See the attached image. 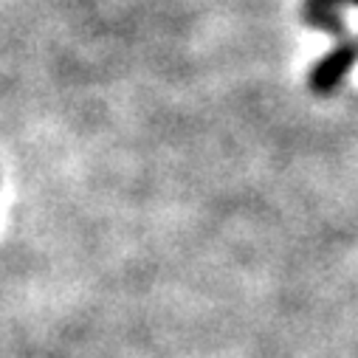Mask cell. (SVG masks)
<instances>
[{"mask_svg": "<svg viewBox=\"0 0 358 358\" xmlns=\"http://www.w3.org/2000/svg\"><path fill=\"white\" fill-rule=\"evenodd\" d=\"M358 62V45L355 43H341L336 45L322 62L310 71V91L316 94H330L338 87V82L350 73V68Z\"/></svg>", "mask_w": 358, "mask_h": 358, "instance_id": "6da1fadb", "label": "cell"}, {"mask_svg": "<svg viewBox=\"0 0 358 358\" xmlns=\"http://www.w3.org/2000/svg\"><path fill=\"white\" fill-rule=\"evenodd\" d=\"M352 0H305V20L324 31H341V6Z\"/></svg>", "mask_w": 358, "mask_h": 358, "instance_id": "7a4b0ae2", "label": "cell"}, {"mask_svg": "<svg viewBox=\"0 0 358 358\" xmlns=\"http://www.w3.org/2000/svg\"><path fill=\"white\" fill-rule=\"evenodd\" d=\"M352 3H358V0H352Z\"/></svg>", "mask_w": 358, "mask_h": 358, "instance_id": "3957f363", "label": "cell"}]
</instances>
